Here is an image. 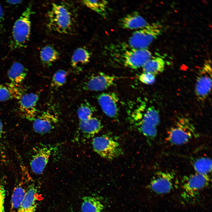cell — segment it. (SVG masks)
Wrapping results in <instances>:
<instances>
[{"instance_id":"cell-32","label":"cell","mask_w":212,"mask_h":212,"mask_svg":"<svg viewBox=\"0 0 212 212\" xmlns=\"http://www.w3.org/2000/svg\"><path fill=\"white\" fill-rule=\"evenodd\" d=\"M6 191L3 184L0 185V212H5L4 201Z\"/></svg>"},{"instance_id":"cell-35","label":"cell","mask_w":212,"mask_h":212,"mask_svg":"<svg viewBox=\"0 0 212 212\" xmlns=\"http://www.w3.org/2000/svg\"><path fill=\"white\" fill-rule=\"evenodd\" d=\"M3 124L0 119V139L1 138L2 136V134L3 132Z\"/></svg>"},{"instance_id":"cell-10","label":"cell","mask_w":212,"mask_h":212,"mask_svg":"<svg viewBox=\"0 0 212 212\" xmlns=\"http://www.w3.org/2000/svg\"><path fill=\"white\" fill-rule=\"evenodd\" d=\"M39 96L31 92L23 94L19 99L20 111L22 115L29 120H33L36 117V108Z\"/></svg>"},{"instance_id":"cell-14","label":"cell","mask_w":212,"mask_h":212,"mask_svg":"<svg viewBox=\"0 0 212 212\" xmlns=\"http://www.w3.org/2000/svg\"><path fill=\"white\" fill-rule=\"evenodd\" d=\"M58 121L56 116L49 112H44L34 119L33 128L36 132L44 134L53 129Z\"/></svg>"},{"instance_id":"cell-11","label":"cell","mask_w":212,"mask_h":212,"mask_svg":"<svg viewBox=\"0 0 212 212\" xmlns=\"http://www.w3.org/2000/svg\"><path fill=\"white\" fill-rule=\"evenodd\" d=\"M97 99L102 111L106 115L111 118L117 116L119 98L115 93H102L98 96Z\"/></svg>"},{"instance_id":"cell-12","label":"cell","mask_w":212,"mask_h":212,"mask_svg":"<svg viewBox=\"0 0 212 212\" xmlns=\"http://www.w3.org/2000/svg\"><path fill=\"white\" fill-rule=\"evenodd\" d=\"M53 148L51 146H43L32 156L30 162L31 168L36 174H40L44 170L51 155Z\"/></svg>"},{"instance_id":"cell-17","label":"cell","mask_w":212,"mask_h":212,"mask_svg":"<svg viewBox=\"0 0 212 212\" xmlns=\"http://www.w3.org/2000/svg\"><path fill=\"white\" fill-rule=\"evenodd\" d=\"M37 191L33 185L29 187L18 212H35L37 206Z\"/></svg>"},{"instance_id":"cell-18","label":"cell","mask_w":212,"mask_h":212,"mask_svg":"<svg viewBox=\"0 0 212 212\" xmlns=\"http://www.w3.org/2000/svg\"><path fill=\"white\" fill-rule=\"evenodd\" d=\"M79 128L85 136L89 138L98 133L102 128V125L99 119L92 117L85 121H80Z\"/></svg>"},{"instance_id":"cell-9","label":"cell","mask_w":212,"mask_h":212,"mask_svg":"<svg viewBox=\"0 0 212 212\" xmlns=\"http://www.w3.org/2000/svg\"><path fill=\"white\" fill-rule=\"evenodd\" d=\"M115 77L102 72L93 75L85 82L83 86L84 90L100 91L104 90L112 85Z\"/></svg>"},{"instance_id":"cell-28","label":"cell","mask_w":212,"mask_h":212,"mask_svg":"<svg viewBox=\"0 0 212 212\" xmlns=\"http://www.w3.org/2000/svg\"><path fill=\"white\" fill-rule=\"evenodd\" d=\"M133 123L138 130L147 138L153 139L156 136L157 134V127L141 121Z\"/></svg>"},{"instance_id":"cell-3","label":"cell","mask_w":212,"mask_h":212,"mask_svg":"<svg viewBox=\"0 0 212 212\" xmlns=\"http://www.w3.org/2000/svg\"><path fill=\"white\" fill-rule=\"evenodd\" d=\"M198 136L193 123L186 117L179 118L168 131L167 140L171 144L181 145Z\"/></svg>"},{"instance_id":"cell-20","label":"cell","mask_w":212,"mask_h":212,"mask_svg":"<svg viewBox=\"0 0 212 212\" xmlns=\"http://www.w3.org/2000/svg\"><path fill=\"white\" fill-rule=\"evenodd\" d=\"M165 65L164 59L160 57H152L142 67L143 72L151 73L155 76L164 71Z\"/></svg>"},{"instance_id":"cell-25","label":"cell","mask_w":212,"mask_h":212,"mask_svg":"<svg viewBox=\"0 0 212 212\" xmlns=\"http://www.w3.org/2000/svg\"><path fill=\"white\" fill-rule=\"evenodd\" d=\"M26 191L21 184L14 188L11 196L9 212H18Z\"/></svg>"},{"instance_id":"cell-21","label":"cell","mask_w":212,"mask_h":212,"mask_svg":"<svg viewBox=\"0 0 212 212\" xmlns=\"http://www.w3.org/2000/svg\"><path fill=\"white\" fill-rule=\"evenodd\" d=\"M133 122L141 121L157 127L160 122L158 111L153 107L148 108L143 114H139L133 120Z\"/></svg>"},{"instance_id":"cell-7","label":"cell","mask_w":212,"mask_h":212,"mask_svg":"<svg viewBox=\"0 0 212 212\" xmlns=\"http://www.w3.org/2000/svg\"><path fill=\"white\" fill-rule=\"evenodd\" d=\"M212 85L211 62L206 61L199 71L195 86V92L198 100L203 101L210 92Z\"/></svg>"},{"instance_id":"cell-5","label":"cell","mask_w":212,"mask_h":212,"mask_svg":"<svg viewBox=\"0 0 212 212\" xmlns=\"http://www.w3.org/2000/svg\"><path fill=\"white\" fill-rule=\"evenodd\" d=\"M92 144L94 150L106 159H114L122 155L124 153L119 143L107 135L94 138Z\"/></svg>"},{"instance_id":"cell-16","label":"cell","mask_w":212,"mask_h":212,"mask_svg":"<svg viewBox=\"0 0 212 212\" xmlns=\"http://www.w3.org/2000/svg\"><path fill=\"white\" fill-rule=\"evenodd\" d=\"M23 94V90L19 85L10 82L0 85V101L19 100Z\"/></svg>"},{"instance_id":"cell-4","label":"cell","mask_w":212,"mask_h":212,"mask_svg":"<svg viewBox=\"0 0 212 212\" xmlns=\"http://www.w3.org/2000/svg\"><path fill=\"white\" fill-rule=\"evenodd\" d=\"M32 13L30 4L14 23L12 32V43L14 48L23 47L28 41L30 35V18Z\"/></svg>"},{"instance_id":"cell-19","label":"cell","mask_w":212,"mask_h":212,"mask_svg":"<svg viewBox=\"0 0 212 212\" xmlns=\"http://www.w3.org/2000/svg\"><path fill=\"white\" fill-rule=\"evenodd\" d=\"M27 74L26 69L22 64L17 62L13 63L7 73L11 82L17 85L24 80Z\"/></svg>"},{"instance_id":"cell-15","label":"cell","mask_w":212,"mask_h":212,"mask_svg":"<svg viewBox=\"0 0 212 212\" xmlns=\"http://www.w3.org/2000/svg\"><path fill=\"white\" fill-rule=\"evenodd\" d=\"M119 23L122 28L132 30L140 29L148 24L145 19L137 11L127 14L121 18Z\"/></svg>"},{"instance_id":"cell-22","label":"cell","mask_w":212,"mask_h":212,"mask_svg":"<svg viewBox=\"0 0 212 212\" xmlns=\"http://www.w3.org/2000/svg\"><path fill=\"white\" fill-rule=\"evenodd\" d=\"M90 54L85 49L80 47L74 52L71 58V65L74 68H80V66L87 64L89 61Z\"/></svg>"},{"instance_id":"cell-2","label":"cell","mask_w":212,"mask_h":212,"mask_svg":"<svg viewBox=\"0 0 212 212\" xmlns=\"http://www.w3.org/2000/svg\"><path fill=\"white\" fill-rule=\"evenodd\" d=\"M163 25L159 22L148 24L144 27L134 31L128 40L130 48L146 49L162 34Z\"/></svg>"},{"instance_id":"cell-1","label":"cell","mask_w":212,"mask_h":212,"mask_svg":"<svg viewBox=\"0 0 212 212\" xmlns=\"http://www.w3.org/2000/svg\"><path fill=\"white\" fill-rule=\"evenodd\" d=\"M47 26L52 31L66 34L73 28L72 12L67 5L64 3L52 4L47 14Z\"/></svg>"},{"instance_id":"cell-23","label":"cell","mask_w":212,"mask_h":212,"mask_svg":"<svg viewBox=\"0 0 212 212\" xmlns=\"http://www.w3.org/2000/svg\"><path fill=\"white\" fill-rule=\"evenodd\" d=\"M40 55L42 63L45 66H49L59 58V54L54 47L48 45L42 49Z\"/></svg>"},{"instance_id":"cell-8","label":"cell","mask_w":212,"mask_h":212,"mask_svg":"<svg viewBox=\"0 0 212 212\" xmlns=\"http://www.w3.org/2000/svg\"><path fill=\"white\" fill-rule=\"evenodd\" d=\"M175 174L172 171H159L155 173L150 184L151 189L156 193H169L173 186Z\"/></svg>"},{"instance_id":"cell-29","label":"cell","mask_w":212,"mask_h":212,"mask_svg":"<svg viewBox=\"0 0 212 212\" xmlns=\"http://www.w3.org/2000/svg\"><path fill=\"white\" fill-rule=\"evenodd\" d=\"M94 110L93 107L88 102H85L82 103L77 110L80 121H85L92 117Z\"/></svg>"},{"instance_id":"cell-6","label":"cell","mask_w":212,"mask_h":212,"mask_svg":"<svg viewBox=\"0 0 212 212\" xmlns=\"http://www.w3.org/2000/svg\"><path fill=\"white\" fill-rule=\"evenodd\" d=\"M118 57L123 64L129 68L137 69L142 67L152 57L151 52L147 49L130 48L119 53Z\"/></svg>"},{"instance_id":"cell-33","label":"cell","mask_w":212,"mask_h":212,"mask_svg":"<svg viewBox=\"0 0 212 212\" xmlns=\"http://www.w3.org/2000/svg\"><path fill=\"white\" fill-rule=\"evenodd\" d=\"M4 12L2 7L0 4V26L2 25L4 20Z\"/></svg>"},{"instance_id":"cell-34","label":"cell","mask_w":212,"mask_h":212,"mask_svg":"<svg viewBox=\"0 0 212 212\" xmlns=\"http://www.w3.org/2000/svg\"><path fill=\"white\" fill-rule=\"evenodd\" d=\"M21 0H9L7 1V2L11 4H19L21 2Z\"/></svg>"},{"instance_id":"cell-30","label":"cell","mask_w":212,"mask_h":212,"mask_svg":"<svg viewBox=\"0 0 212 212\" xmlns=\"http://www.w3.org/2000/svg\"><path fill=\"white\" fill-rule=\"evenodd\" d=\"M67 75V73L64 70L57 71L52 77L51 85L56 88L62 87L65 83Z\"/></svg>"},{"instance_id":"cell-24","label":"cell","mask_w":212,"mask_h":212,"mask_svg":"<svg viewBox=\"0 0 212 212\" xmlns=\"http://www.w3.org/2000/svg\"><path fill=\"white\" fill-rule=\"evenodd\" d=\"M81 209L83 212H101L104 206L94 197L85 196L82 198Z\"/></svg>"},{"instance_id":"cell-13","label":"cell","mask_w":212,"mask_h":212,"mask_svg":"<svg viewBox=\"0 0 212 212\" xmlns=\"http://www.w3.org/2000/svg\"><path fill=\"white\" fill-rule=\"evenodd\" d=\"M183 184L184 192L186 194L193 196L198 191L207 186L210 181L208 175L196 173L187 177Z\"/></svg>"},{"instance_id":"cell-31","label":"cell","mask_w":212,"mask_h":212,"mask_svg":"<svg viewBox=\"0 0 212 212\" xmlns=\"http://www.w3.org/2000/svg\"><path fill=\"white\" fill-rule=\"evenodd\" d=\"M139 80L142 83L148 85L153 84L155 80V76L150 73L143 72L139 76Z\"/></svg>"},{"instance_id":"cell-27","label":"cell","mask_w":212,"mask_h":212,"mask_svg":"<svg viewBox=\"0 0 212 212\" xmlns=\"http://www.w3.org/2000/svg\"><path fill=\"white\" fill-rule=\"evenodd\" d=\"M83 4L87 7L101 16L105 17L107 14L108 2L105 0H84Z\"/></svg>"},{"instance_id":"cell-36","label":"cell","mask_w":212,"mask_h":212,"mask_svg":"<svg viewBox=\"0 0 212 212\" xmlns=\"http://www.w3.org/2000/svg\"><path fill=\"white\" fill-rule=\"evenodd\" d=\"M83 212L81 211V212Z\"/></svg>"},{"instance_id":"cell-26","label":"cell","mask_w":212,"mask_h":212,"mask_svg":"<svg viewBox=\"0 0 212 212\" xmlns=\"http://www.w3.org/2000/svg\"><path fill=\"white\" fill-rule=\"evenodd\" d=\"M212 160L209 158L201 157L196 159L193 162V167L196 173L208 175L211 172Z\"/></svg>"}]
</instances>
